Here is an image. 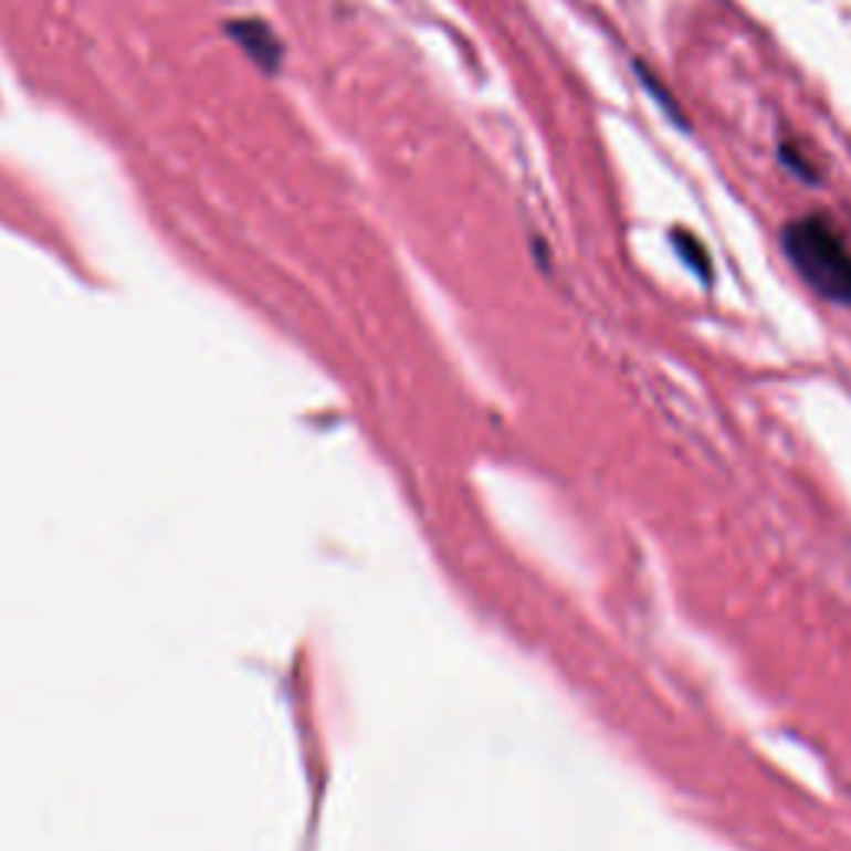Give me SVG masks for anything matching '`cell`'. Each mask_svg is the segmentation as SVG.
I'll use <instances>...</instances> for the list:
<instances>
[{
  "label": "cell",
  "mask_w": 851,
  "mask_h": 851,
  "mask_svg": "<svg viewBox=\"0 0 851 851\" xmlns=\"http://www.w3.org/2000/svg\"><path fill=\"white\" fill-rule=\"evenodd\" d=\"M781 246L798 276L831 303L851 306V246L828 217L791 220L781 233Z\"/></svg>",
  "instance_id": "obj_1"
}]
</instances>
